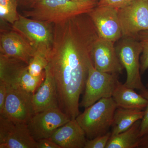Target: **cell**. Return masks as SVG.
I'll return each mask as SVG.
<instances>
[{"instance_id":"cell-1","label":"cell","mask_w":148,"mask_h":148,"mask_svg":"<svg viewBox=\"0 0 148 148\" xmlns=\"http://www.w3.org/2000/svg\"><path fill=\"white\" fill-rule=\"evenodd\" d=\"M98 0H36L23 11L26 17L49 24L61 23L75 16L88 14L98 5Z\"/></svg>"},{"instance_id":"cell-2","label":"cell","mask_w":148,"mask_h":148,"mask_svg":"<svg viewBox=\"0 0 148 148\" xmlns=\"http://www.w3.org/2000/svg\"><path fill=\"white\" fill-rule=\"evenodd\" d=\"M116 104L112 97L103 98L85 109L76 119L83 130L88 140L110 131L113 121Z\"/></svg>"},{"instance_id":"cell-3","label":"cell","mask_w":148,"mask_h":148,"mask_svg":"<svg viewBox=\"0 0 148 148\" xmlns=\"http://www.w3.org/2000/svg\"><path fill=\"white\" fill-rule=\"evenodd\" d=\"M28 65L19 59L0 53V81L34 94L45 78V71L40 75L34 76L29 73Z\"/></svg>"},{"instance_id":"cell-4","label":"cell","mask_w":148,"mask_h":148,"mask_svg":"<svg viewBox=\"0 0 148 148\" xmlns=\"http://www.w3.org/2000/svg\"><path fill=\"white\" fill-rule=\"evenodd\" d=\"M116 49L127 74L125 85L140 91L144 90L145 86L141 79L140 58L142 47L140 40L137 38L122 37L119 40Z\"/></svg>"},{"instance_id":"cell-5","label":"cell","mask_w":148,"mask_h":148,"mask_svg":"<svg viewBox=\"0 0 148 148\" xmlns=\"http://www.w3.org/2000/svg\"><path fill=\"white\" fill-rule=\"evenodd\" d=\"M12 28L29 41L36 52L48 56L53 42V27L51 24L19 14Z\"/></svg>"},{"instance_id":"cell-6","label":"cell","mask_w":148,"mask_h":148,"mask_svg":"<svg viewBox=\"0 0 148 148\" xmlns=\"http://www.w3.org/2000/svg\"><path fill=\"white\" fill-rule=\"evenodd\" d=\"M119 79L118 74L100 71L91 63L80 107L85 109L102 98L112 97Z\"/></svg>"},{"instance_id":"cell-7","label":"cell","mask_w":148,"mask_h":148,"mask_svg":"<svg viewBox=\"0 0 148 148\" xmlns=\"http://www.w3.org/2000/svg\"><path fill=\"white\" fill-rule=\"evenodd\" d=\"M7 86V95L0 116L28 123L35 114L32 102L33 94L20 88Z\"/></svg>"},{"instance_id":"cell-8","label":"cell","mask_w":148,"mask_h":148,"mask_svg":"<svg viewBox=\"0 0 148 148\" xmlns=\"http://www.w3.org/2000/svg\"><path fill=\"white\" fill-rule=\"evenodd\" d=\"M122 37L137 38L148 30V0H134L118 9Z\"/></svg>"},{"instance_id":"cell-9","label":"cell","mask_w":148,"mask_h":148,"mask_svg":"<svg viewBox=\"0 0 148 148\" xmlns=\"http://www.w3.org/2000/svg\"><path fill=\"white\" fill-rule=\"evenodd\" d=\"M71 120L59 107L35 114L27 123L28 129L36 141L49 139L59 127Z\"/></svg>"},{"instance_id":"cell-10","label":"cell","mask_w":148,"mask_h":148,"mask_svg":"<svg viewBox=\"0 0 148 148\" xmlns=\"http://www.w3.org/2000/svg\"><path fill=\"white\" fill-rule=\"evenodd\" d=\"M27 123L0 116V148H36Z\"/></svg>"},{"instance_id":"cell-11","label":"cell","mask_w":148,"mask_h":148,"mask_svg":"<svg viewBox=\"0 0 148 148\" xmlns=\"http://www.w3.org/2000/svg\"><path fill=\"white\" fill-rule=\"evenodd\" d=\"M100 38L115 42L122 37L118 9L97 5L88 14Z\"/></svg>"},{"instance_id":"cell-12","label":"cell","mask_w":148,"mask_h":148,"mask_svg":"<svg viewBox=\"0 0 148 148\" xmlns=\"http://www.w3.org/2000/svg\"><path fill=\"white\" fill-rule=\"evenodd\" d=\"M114 43L99 37L95 41L92 59L94 67L98 71L118 75L122 73L124 68L118 56Z\"/></svg>"},{"instance_id":"cell-13","label":"cell","mask_w":148,"mask_h":148,"mask_svg":"<svg viewBox=\"0 0 148 148\" xmlns=\"http://www.w3.org/2000/svg\"><path fill=\"white\" fill-rule=\"evenodd\" d=\"M36 53L23 36L14 30L5 32L0 36V53L24 61L29 65Z\"/></svg>"},{"instance_id":"cell-14","label":"cell","mask_w":148,"mask_h":148,"mask_svg":"<svg viewBox=\"0 0 148 148\" xmlns=\"http://www.w3.org/2000/svg\"><path fill=\"white\" fill-rule=\"evenodd\" d=\"M45 78L36 91L32 94V102L35 114L58 107L56 84L48 66Z\"/></svg>"},{"instance_id":"cell-15","label":"cell","mask_w":148,"mask_h":148,"mask_svg":"<svg viewBox=\"0 0 148 148\" xmlns=\"http://www.w3.org/2000/svg\"><path fill=\"white\" fill-rule=\"evenodd\" d=\"M61 148H84L87 138L76 119L59 127L49 138Z\"/></svg>"},{"instance_id":"cell-16","label":"cell","mask_w":148,"mask_h":148,"mask_svg":"<svg viewBox=\"0 0 148 148\" xmlns=\"http://www.w3.org/2000/svg\"><path fill=\"white\" fill-rule=\"evenodd\" d=\"M117 107L145 110L147 104L145 98L119 81L112 95Z\"/></svg>"},{"instance_id":"cell-17","label":"cell","mask_w":148,"mask_h":148,"mask_svg":"<svg viewBox=\"0 0 148 148\" xmlns=\"http://www.w3.org/2000/svg\"><path fill=\"white\" fill-rule=\"evenodd\" d=\"M145 110L117 107L112 126L111 136L129 129L138 121L143 119Z\"/></svg>"},{"instance_id":"cell-18","label":"cell","mask_w":148,"mask_h":148,"mask_svg":"<svg viewBox=\"0 0 148 148\" xmlns=\"http://www.w3.org/2000/svg\"><path fill=\"white\" fill-rule=\"evenodd\" d=\"M141 123L138 121L125 131L111 136L106 148H138Z\"/></svg>"},{"instance_id":"cell-19","label":"cell","mask_w":148,"mask_h":148,"mask_svg":"<svg viewBox=\"0 0 148 148\" xmlns=\"http://www.w3.org/2000/svg\"><path fill=\"white\" fill-rule=\"evenodd\" d=\"M17 0H0V17L2 21L13 24L17 21L19 14L17 11Z\"/></svg>"},{"instance_id":"cell-20","label":"cell","mask_w":148,"mask_h":148,"mask_svg":"<svg viewBox=\"0 0 148 148\" xmlns=\"http://www.w3.org/2000/svg\"><path fill=\"white\" fill-rule=\"evenodd\" d=\"M48 63L47 56L36 52L28 65L29 73L34 76L40 75L44 72Z\"/></svg>"},{"instance_id":"cell-21","label":"cell","mask_w":148,"mask_h":148,"mask_svg":"<svg viewBox=\"0 0 148 148\" xmlns=\"http://www.w3.org/2000/svg\"><path fill=\"white\" fill-rule=\"evenodd\" d=\"M137 38L140 40L142 47L140 62V72L143 75L148 69V30L140 32Z\"/></svg>"},{"instance_id":"cell-22","label":"cell","mask_w":148,"mask_h":148,"mask_svg":"<svg viewBox=\"0 0 148 148\" xmlns=\"http://www.w3.org/2000/svg\"><path fill=\"white\" fill-rule=\"evenodd\" d=\"M111 137V132L104 135L87 140L84 148H106Z\"/></svg>"},{"instance_id":"cell-23","label":"cell","mask_w":148,"mask_h":148,"mask_svg":"<svg viewBox=\"0 0 148 148\" xmlns=\"http://www.w3.org/2000/svg\"><path fill=\"white\" fill-rule=\"evenodd\" d=\"M140 94L147 101V104L145 110V114L141 120L140 125V137L148 132V84L146 85L145 89L140 91Z\"/></svg>"},{"instance_id":"cell-24","label":"cell","mask_w":148,"mask_h":148,"mask_svg":"<svg viewBox=\"0 0 148 148\" xmlns=\"http://www.w3.org/2000/svg\"><path fill=\"white\" fill-rule=\"evenodd\" d=\"M134 0H99L98 6H109L119 9L124 7Z\"/></svg>"},{"instance_id":"cell-25","label":"cell","mask_w":148,"mask_h":148,"mask_svg":"<svg viewBox=\"0 0 148 148\" xmlns=\"http://www.w3.org/2000/svg\"><path fill=\"white\" fill-rule=\"evenodd\" d=\"M36 148H61L60 146L48 138L37 140Z\"/></svg>"},{"instance_id":"cell-26","label":"cell","mask_w":148,"mask_h":148,"mask_svg":"<svg viewBox=\"0 0 148 148\" xmlns=\"http://www.w3.org/2000/svg\"><path fill=\"white\" fill-rule=\"evenodd\" d=\"M7 92V85L4 82L0 81V113L3 108Z\"/></svg>"},{"instance_id":"cell-27","label":"cell","mask_w":148,"mask_h":148,"mask_svg":"<svg viewBox=\"0 0 148 148\" xmlns=\"http://www.w3.org/2000/svg\"><path fill=\"white\" fill-rule=\"evenodd\" d=\"M138 148H148V132L140 138Z\"/></svg>"},{"instance_id":"cell-28","label":"cell","mask_w":148,"mask_h":148,"mask_svg":"<svg viewBox=\"0 0 148 148\" xmlns=\"http://www.w3.org/2000/svg\"><path fill=\"white\" fill-rule=\"evenodd\" d=\"M36 0H17L19 5L29 8Z\"/></svg>"},{"instance_id":"cell-29","label":"cell","mask_w":148,"mask_h":148,"mask_svg":"<svg viewBox=\"0 0 148 148\" xmlns=\"http://www.w3.org/2000/svg\"><path fill=\"white\" fill-rule=\"evenodd\" d=\"M74 1H84V0H74ZM99 1V0H98Z\"/></svg>"}]
</instances>
